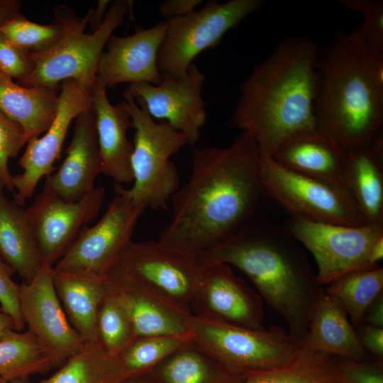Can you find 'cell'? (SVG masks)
Listing matches in <instances>:
<instances>
[{
    "mask_svg": "<svg viewBox=\"0 0 383 383\" xmlns=\"http://www.w3.org/2000/svg\"><path fill=\"white\" fill-rule=\"evenodd\" d=\"M30 52L9 41L0 32V72L17 82L28 77L34 70Z\"/></svg>",
    "mask_w": 383,
    "mask_h": 383,
    "instance_id": "obj_39",
    "label": "cell"
},
{
    "mask_svg": "<svg viewBox=\"0 0 383 383\" xmlns=\"http://www.w3.org/2000/svg\"><path fill=\"white\" fill-rule=\"evenodd\" d=\"M0 74H1V72H0ZM1 74H2V73H1Z\"/></svg>",
    "mask_w": 383,
    "mask_h": 383,
    "instance_id": "obj_52",
    "label": "cell"
},
{
    "mask_svg": "<svg viewBox=\"0 0 383 383\" xmlns=\"http://www.w3.org/2000/svg\"><path fill=\"white\" fill-rule=\"evenodd\" d=\"M101 174L95 116L91 109L75 118L73 137L57 171L45 177L42 192L66 201H76L90 193Z\"/></svg>",
    "mask_w": 383,
    "mask_h": 383,
    "instance_id": "obj_19",
    "label": "cell"
},
{
    "mask_svg": "<svg viewBox=\"0 0 383 383\" xmlns=\"http://www.w3.org/2000/svg\"><path fill=\"white\" fill-rule=\"evenodd\" d=\"M122 383H152L146 374L126 379Z\"/></svg>",
    "mask_w": 383,
    "mask_h": 383,
    "instance_id": "obj_48",
    "label": "cell"
},
{
    "mask_svg": "<svg viewBox=\"0 0 383 383\" xmlns=\"http://www.w3.org/2000/svg\"><path fill=\"white\" fill-rule=\"evenodd\" d=\"M124 103L135 128L131 155L133 185L119 191L146 209L167 210V203L179 187V177L172 155L188 144L186 135L167 121H154L143 103L126 90Z\"/></svg>",
    "mask_w": 383,
    "mask_h": 383,
    "instance_id": "obj_6",
    "label": "cell"
},
{
    "mask_svg": "<svg viewBox=\"0 0 383 383\" xmlns=\"http://www.w3.org/2000/svg\"><path fill=\"white\" fill-rule=\"evenodd\" d=\"M91 91L74 79L61 82L57 113L42 137H34L27 142L25 152L18 160L23 170L13 175V200L20 206L31 198L43 177L54 170L59 159L70 124L83 111L91 108Z\"/></svg>",
    "mask_w": 383,
    "mask_h": 383,
    "instance_id": "obj_13",
    "label": "cell"
},
{
    "mask_svg": "<svg viewBox=\"0 0 383 383\" xmlns=\"http://www.w3.org/2000/svg\"><path fill=\"white\" fill-rule=\"evenodd\" d=\"M325 291L345 310L354 328L362 323L368 308L382 294L383 268L350 272L328 284Z\"/></svg>",
    "mask_w": 383,
    "mask_h": 383,
    "instance_id": "obj_31",
    "label": "cell"
},
{
    "mask_svg": "<svg viewBox=\"0 0 383 383\" xmlns=\"http://www.w3.org/2000/svg\"><path fill=\"white\" fill-rule=\"evenodd\" d=\"M28 139L23 128L0 110V178L4 187L13 194L9 159L16 157Z\"/></svg>",
    "mask_w": 383,
    "mask_h": 383,
    "instance_id": "obj_37",
    "label": "cell"
},
{
    "mask_svg": "<svg viewBox=\"0 0 383 383\" xmlns=\"http://www.w3.org/2000/svg\"><path fill=\"white\" fill-rule=\"evenodd\" d=\"M205 80V74L192 63L182 77L162 74L157 85L131 83L126 90L143 103L152 118L167 121L186 135L189 145H194L199 140L206 118L201 96Z\"/></svg>",
    "mask_w": 383,
    "mask_h": 383,
    "instance_id": "obj_15",
    "label": "cell"
},
{
    "mask_svg": "<svg viewBox=\"0 0 383 383\" xmlns=\"http://www.w3.org/2000/svg\"><path fill=\"white\" fill-rule=\"evenodd\" d=\"M109 2V1L106 0L99 1L96 9H90L85 16L87 23H90L91 26L90 32L96 30L103 23Z\"/></svg>",
    "mask_w": 383,
    "mask_h": 383,
    "instance_id": "obj_45",
    "label": "cell"
},
{
    "mask_svg": "<svg viewBox=\"0 0 383 383\" xmlns=\"http://www.w3.org/2000/svg\"><path fill=\"white\" fill-rule=\"evenodd\" d=\"M317 72V128L345 150L370 146L383 131V52L355 28L320 48Z\"/></svg>",
    "mask_w": 383,
    "mask_h": 383,
    "instance_id": "obj_3",
    "label": "cell"
},
{
    "mask_svg": "<svg viewBox=\"0 0 383 383\" xmlns=\"http://www.w3.org/2000/svg\"><path fill=\"white\" fill-rule=\"evenodd\" d=\"M260 163L244 132L226 147H194L189 178L171 198L172 218L158 241L198 258L265 217L270 197Z\"/></svg>",
    "mask_w": 383,
    "mask_h": 383,
    "instance_id": "obj_1",
    "label": "cell"
},
{
    "mask_svg": "<svg viewBox=\"0 0 383 383\" xmlns=\"http://www.w3.org/2000/svg\"><path fill=\"white\" fill-rule=\"evenodd\" d=\"M192 339L190 332L135 338L118 357L125 379L146 374Z\"/></svg>",
    "mask_w": 383,
    "mask_h": 383,
    "instance_id": "obj_33",
    "label": "cell"
},
{
    "mask_svg": "<svg viewBox=\"0 0 383 383\" xmlns=\"http://www.w3.org/2000/svg\"><path fill=\"white\" fill-rule=\"evenodd\" d=\"M383 328V294H381L366 311L362 323Z\"/></svg>",
    "mask_w": 383,
    "mask_h": 383,
    "instance_id": "obj_43",
    "label": "cell"
},
{
    "mask_svg": "<svg viewBox=\"0 0 383 383\" xmlns=\"http://www.w3.org/2000/svg\"><path fill=\"white\" fill-rule=\"evenodd\" d=\"M131 5L130 1H113L103 23L90 33L84 32L88 24L85 16H77L65 5H57L54 15L63 26L62 38L45 51L30 53L34 70L18 84L57 89L59 82L74 79L91 91L103 49L114 30L123 23Z\"/></svg>",
    "mask_w": 383,
    "mask_h": 383,
    "instance_id": "obj_5",
    "label": "cell"
},
{
    "mask_svg": "<svg viewBox=\"0 0 383 383\" xmlns=\"http://www.w3.org/2000/svg\"><path fill=\"white\" fill-rule=\"evenodd\" d=\"M97 333L101 348L116 357L135 339L126 312L106 292L98 314Z\"/></svg>",
    "mask_w": 383,
    "mask_h": 383,
    "instance_id": "obj_34",
    "label": "cell"
},
{
    "mask_svg": "<svg viewBox=\"0 0 383 383\" xmlns=\"http://www.w3.org/2000/svg\"><path fill=\"white\" fill-rule=\"evenodd\" d=\"M191 304L192 315L208 321L250 329L264 328L263 299L226 264L204 265Z\"/></svg>",
    "mask_w": 383,
    "mask_h": 383,
    "instance_id": "obj_16",
    "label": "cell"
},
{
    "mask_svg": "<svg viewBox=\"0 0 383 383\" xmlns=\"http://www.w3.org/2000/svg\"><path fill=\"white\" fill-rule=\"evenodd\" d=\"M304 348L333 357L362 360L370 355L343 307L321 288L314 303Z\"/></svg>",
    "mask_w": 383,
    "mask_h": 383,
    "instance_id": "obj_23",
    "label": "cell"
},
{
    "mask_svg": "<svg viewBox=\"0 0 383 383\" xmlns=\"http://www.w3.org/2000/svg\"><path fill=\"white\" fill-rule=\"evenodd\" d=\"M29 377H24V378H20L14 379L9 383H29Z\"/></svg>",
    "mask_w": 383,
    "mask_h": 383,
    "instance_id": "obj_49",
    "label": "cell"
},
{
    "mask_svg": "<svg viewBox=\"0 0 383 383\" xmlns=\"http://www.w3.org/2000/svg\"><path fill=\"white\" fill-rule=\"evenodd\" d=\"M4 184L1 180V179L0 178V195L3 193V189H4Z\"/></svg>",
    "mask_w": 383,
    "mask_h": 383,
    "instance_id": "obj_50",
    "label": "cell"
},
{
    "mask_svg": "<svg viewBox=\"0 0 383 383\" xmlns=\"http://www.w3.org/2000/svg\"><path fill=\"white\" fill-rule=\"evenodd\" d=\"M106 89L104 84L96 77L91 92V104L95 116L101 174L121 185L133 180V143L127 138V131L133 125L124 103L111 104Z\"/></svg>",
    "mask_w": 383,
    "mask_h": 383,
    "instance_id": "obj_20",
    "label": "cell"
},
{
    "mask_svg": "<svg viewBox=\"0 0 383 383\" xmlns=\"http://www.w3.org/2000/svg\"><path fill=\"white\" fill-rule=\"evenodd\" d=\"M105 189L95 187L76 201L42 192L28 208L43 266L52 267L70 248L82 227L101 209Z\"/></svg>",
    "mask_w": 383,
    "mask_h": 383,
    "instance_id": "obj_17",
    "label": "cell"
},
{
    "mask_svg": "<svg viewBox=\"0 0 383 383\" xmlns=\"http://www.w3.org/2000/svg\"><path fill=\"white\" fill-rule=\"evenodd\" d=\"M11 330H15L13 321L0 309V339Z\"/></svg>",
    "mask_w": 383,
    "mask_h": 383,
    "instance_id": "obj_47",
    "label": "cell"
},
{
    "mask_svg": "<svg viewBox=\"0 0 383 383\" xmlns=\"http://www.w3.org/2000/svg\"><path fill=\"white\" fill-rule=\"evenodd\" d=\"M263 4L262 0H213L188 15L167 19L157 58L159 71L174 78L184 77L199 54L216 47L228 30Z\"/></svg>",
    "mask_w": 383,
    "mask_h": 383,
    "instance_id": "obj_9",
    "label": "cell"
},
{
    "mask_svg": "<svg viewBox=\"0 0 383 383\" xmlns=\"http://www.w3.org/2000/svg\"><path fill=\"white\" fill-rule=\"evenodd\" d=\"M283 227L313 255L317 266L316 279L320 286L352 271L376 267L369 262V252L383 237V224L348 226L290 216Z\"/></svg>",
    "mask_w": 383,
    "mask_h": 383,
    "instance_id": "obj_12",
    "label": "cell"
},
{
    "mask_svg": "<svg viewBox=\"0 0 383 383\" xmlns=\"http://www.w3.org/2000/svg\"><path fill=\"white\" fill-rule=\"evenodd\" d=\"M319 52L307 37H286L242 83L228 125L250 135L261 157H272L284 140L317 129Z\"/></svg>",
    "mask_w": 383,
    "mask_h": 383,
    "instance_id": "obj_2",
    "label": "cell"
},
{
    "mask_svg": "<svg viewBox=\"0 0 383 383\" xmlns=\"http://www.w3.org/2000/svg\"><path fill=\"white\" fill-rule=\"evenodd\" d=\"M52 267L43 266L29 283L19 285V306L25 324L60 367L86 344L68 321L52 281Z\"/></svg>",
    "mask_w": 383,
    "mask_h": 383,
    "instance_id": "obj_14",
    "label": "cell"
},
{
    "mask_svg": "<svg viewBox=\"0 0 383 383\" xmlns=\"http://www.w3.org/2000/svg\"><path fill=\"white\" fill-rule=\"evenodd\" d=\"M104 284L106 292L126 312L135 338L189 333L185 321L187 315L143 288L109 274L104 279Z\"/></svg>",
    "mask_w": 383,
    "mask_h": 383,
    "instance_id": "obj_21",
    "label": "cell"
},
{
    "mask_svg": "<svg viewBox=\"0 0 383 383\" xmlns=\"http://www.w3.org/2000/svg\"><path fill=\"white\" fill-rule=\"evenodd\" d=\"M58 106L56 89L21 86L0 74V110L23 128L28 140L48 129Z\"/></svg>",
    "mask_w": 383,
    "mask_h": 383,
    "instance_id": "obj_25",
    "label": "cell"
},
{
    "mask_svg": "<svg viewBox=\"0 0 383 383\" xmlns=\"http://www.w3.org/2000/svg\"><path fill=\"white\" fill-rule=\"evenodd\" d=\"M55 367L48 350L28 330H11L0 339V377L14 379L46 372Z\"/></svg>",
    "mask_w": 383,
    "mask_h": 383,
    "instance_id": "obj_29",
    "label": "cell"
},
{
    "mask_svg": "<svg viewBox=\"0 0 383 383\" xmlns=\"http://www.w3.org/2000/svg\"><path fill=\"white\" fill-rule=\"evenodd\" d=\"M14 273V270L0 257L1 309L11 318L15 330L20 331L25 323L19 306V285L11 277Z\"/></svg>",
    "mask_w": 383,
    "mask_h": 383,
    "instance_id": "obj_40",
    "label": "cell"
},
{
    "mask_svg": "<svg viewBox=\"0 0 383 383\" xmlns=\"http://www.w3.org/2000/svg\"><path fill=\"white\" fill-rule=\"evenodd\" d=\"M0 257L29 283L43 267L27 211L3 192L0 195Z\"/></svg>",
    "mask_w": 383,
    "mask_h": 383,
    "instance_id": "obj_24",
    "label": "cell"
},
{
    "mask_svg": "<svg viewBox=\"0 0 383 383\" xmlns=\"http://www.w3.org/2000/svg\"><path fill=\"white\" fill-rule=\"evenodd\" d=\"M355 328L358 339L367 353L383 360V328L360 323Z\"/></svg>",
    "mask_w": 383,
    "mask_h": 383,
    "instance_id": "obj_41",
    "label": "cell"
},
{
    "mask_svg": "<svg viewBox=\"0 0 383 383\" xmlns=\"http://www.w3.org/2000/svg\"><path fill=\"white\" fill-rule=\"evenodd\" d=\"M53 284L72 326L86 345L99 344L97 318L106 295L104 281L52 270Z\"/></svg>",
    "mask_w": 383,
    "mask_h": 383,
    "instance_id": "obj_28",
    "label": "cell"
},
{
    "mask_svg": "<svg viewBox=\"0 0 383 383\" xmlns=\"http://www.w3.org/2000/svg\"><path fill=\"white\" fill-rule=\"evenodd\" d=\"M166 30V22H160L128 36L112 34L106 43L107 50L99 58L96 77L106 87L125 82L159 84L162 74L157 58Z\"/></svg>",
    "mask_w": 383,
    "mask_h": 383,
    "instance_id": "obj_18",
    "label": "cell"
},
{
    "mask_svg": "<svg viewBox=\"0 0 383 383\" xmlns=\"http://www.w3.org/2000/svg\"><path fill=\"white\" fill-rule=\"evenodd\" d=\"M203 265L226 264L245 273L270 307L304 340L321 289L298 242L263 217L198 257Z\"/></svg>",
    "mask_w": 383,
    "mask_h": 383,
    "instance_id": "obj_4",
    "label": "cell"
},
{
    "mask_svg": "<svg viewBox=\"0 0 383 383\" xmlns=\"http://www.w3.org/2000/svg\"><path fill=\"white\" fill-rule=\"evenodd\" d=\"M193 340L233 371L248 376L285 365L304 349L303 340L277 326L250 329L185 317Z\"/></svg>",
    "mask_w": 383,
    "mask_h": 383,
    "instance_id": "obj_7",
    "label": "cell"
},
{
    "mask_svg": "<svg viewBox=\"0 0 383 383\" xmlns=\"http://www.w3.org/2000/svg\"><path fill=\"white\" fill-rule=\"evenodd\" d=\"M382 162L370 146L345 150L342 183L367 223L383 224Z\"/></svg>",
    "mask_w": 383,
    "mask_h": 383,
    "instance_id": "obj_26",
    "label": "cell"
},
{
    "mask_svg": "<svg viewBox=\"0 0 383 383\" xmlns=\"http://www.w3.org/2000/svg\"><path fill=\"white\" fill-rule=\"evenodd\" d=\"M0 32L13 45L30 52H40L56 45L62 38L64 29L55 16L52 23L43 25L21 14L1 26Z\"/></svg>",
    "mask_w": 383,
    "mask_h": 383,
    "instance_id": "obj_35",
    "label": "cell"
},
{
    "mask_svg": "<svg viewBox=\"0 0 383 383\" xmlns=\"http://www.w3.org/2000/svg\"><path fill=\"white\" fill-rule=\"evenodd\" d=\"M101 219L84 228L53 266L57 272L104 281L131 240L135 227L146 207L115 189Z\"/></svg>",
    "mask_w": 383,
    "mask_h": 383,
    "instance_id": "obj_11",
    "label": "cell"
},
{
    "mask_svg": "<svg viewBox=\"0 0 383 383\" xmlns=\"http://www.w3.org/2000/svg\"><path fill=\"white\" fill-rule=\"evenodd\" d=\"M383 258V237L377 240L369 252V262L373 267L379 266Z\"/></svg>",
    "mask_w": 383,
    "mask_h": 383,
    "instance_id": "obj_46",
    "label": "cell"
},
{
    "mask_svg": "<svg viewBox=\"0 0 383 383\" xmlns=\"http://www.w3.org/2000/svg\"><path fill=\"white\" fill-rule=\"evenodd\" d=\"M340 3L362 16L356 28L373 50L383 52V1L340 0Z\"/></svg>",
    "mask_w": 383,
    "mask_h": 383,
    "instance_id": "obj_36",
    "label": "cell"
},
{
    "mask_svg": "<svg viewBox=\"0 0 383 383\" xmlns=\"http://www.w3.org/2000/svg\"><path fill=\"white\" fill-rule=\"evenodd\" d=\"M21 2L16 0H0V28L8 21L22 14Z\"/></svg>",
    "mask_w": 383,
    "mask_h": 383,
    "instance_id": "obj_44",
    "label": "cell"
},
{
    "mask_svg": "<svg viewBox=\"0 0 383 383\" xmlns=\"http://www.w3.org/2000/svg\"><path fill=\"white\" fill-rule=\"evenodd\" d=\"M201 2V0H165L159 4V11L167 19L183 16L195 11Z\"/></svg>",
    "mask_w": 383,
    "mask_h": 383,
    "instance_id": "obj_42",
    "label": "cell"
},
{
    "mask_svg": "<svg viewBox=\"0 0 383 383\" xmlns=\"http://www.w3.org/2000/svg\"><path fill=\"white\" fill-rule=\"evenodd\" d=\"M345 157V150L318 128L284 140L272 156L294 172L341 184Z\"/></svg>",
    "mask_w": 383,
    "mask_h": 383,
    "instance_id": "obj_22",
    "label": "cell"
},
{
    "mask_svg": "<svg viewBox=\"0 0 383 383\" xmlns=\"http://www.w3.org/2000/svg\"><path fill=\"white\" fill-rule=\"evenodd\" d=\"M146 375L152 383H243L248 377L226 367L193 339Z\"/></svg>",
    "mask_w": 383,
    "mask_h": 383,
    "instance_id": "obj_27",
    "label": "cell"
},
{
    "mask_svg": "<svg viewBox=\"0 0 383 383\" xmlns=\"http://www.w3.org/2000/svg\"><path fill=\"white\" fill-rule=\"evenodd\" d=\"M51 376L29 383H122L124 376L118 357L100 344L86 345Z\"/></svg>",
    "mask_w": 383,
    "mask_h": 383,
    "instance_id": "obj_30",
    "label": "cell"
},
{
    "mask_svg": "<svg viewBox=\"0 0 383 383\" xmlns=\"http://www.w3.org/2000/svg\"><path fill=\"white\" fill-rule=\"evenodd\" d=\"M333 357L342 383H383V360L371 355L358 360Z\"/></svg>",
    "mask_w": 383,
    "mask_h": 383,
    "instance_id": "obj_38",
    "label": "cell"
},
{
    "mask_svg": "<svg viewBox=\"0 0 383 383\" xmlns=\"http://www.w3.org/2000/svg\"><path fill=\"white\" fill-rule=\"evenodd\" d=\"M204 270L198 258L167 248L158 240H131L107 274L143 288L187 315L192 314L191 304Z\"/></svg>",
    "mask_w": 383,
    "mask_h": 383,
    "instance_id": "obj_8",
    "label": "cell"
},
{
    "mask_svg": "<svg viewBox=\"0 0 383 383\" xmlns=\"http://www.w3.org/2000/svg\"><path fill=\"white\" fill-rule=\"evenodd\" d=\"M243 383H342L331 355L304 348L288 364L248 375Z\"/></svg>",
    "mask_w": 383,
    "mask_h": 383,
    "instance_id": "obj_32",
    "label": "cell"
},
{
    "mask_svg": "<svg viewBox=\"0 0 383 383\" xmlns=\"http://www.w3.org/2000/svg\"><path fill=\"white\" fill-rule=\"evenodd\" d=\"M260 172L270 199L306 221L360 226L366 221L345 187L294 172L272 157H261Z\"/></svg>",
    "mask_w": 383,
    "mask_h": 383,
    "instance_id": "obj_10",
    "label": "cell"
},
{
    "mask_svg": "<svg viewBox=\"0 0 383 383\" xmlns=\"http://www.w3.org/2000/svg\"><path fill=\"white\" fill-rule=\"evenodd\" d=\"M0 383H9V382L0 377Z\"/></svg>",
    "mask_w": 383,
    "mask_h": 383,
    "instance_id": "obj_51",
    "label": "cell"
}]
</instances>
